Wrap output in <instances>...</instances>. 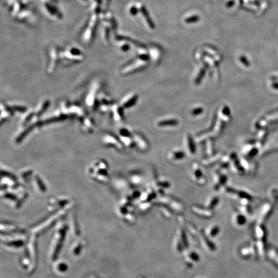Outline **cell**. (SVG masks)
I'll return each instance as SVG.
<instances>
[{
  "instance_id": "ba28073f",
  "label": "cell",
  "mask_w": 278,
  "mask_h": 278,
  "mask_svg": "<svg viewBox=\"0 0 278 278\" xmlns=\"http://www.w3.org/2000/svg\"><path fill=\"white\" fill-rule=\"evenodd\" d=\"M132 12L133 14H135L137 12V9L135 8H132Z\"/></svg>"
},
{
  "instance_id": "5b68a950",
  "label": "cell",
  "mask_w": 278,
  "mask_h": 278,
  "mask_svg": "<svg viewBox=\"0 0 278 278\" xmlns=\"http://www.w3.org/2000/svg\"><path fill=\"white\" fill-rule=\"evenodd\" d=\"M202 175H203V174H202V171L198 169H196L195 170L194 176H195L196 180H200V179L202 180L203 179V176Z\"/></svg>"
},
{
  "instance_id": "277c9868",
  "label": "cell",
  "mask_w": 278,
  "mask_h": 278,
  "mask_svg": "<svg viewBox=\"0 0 278 278\" xmlns=\"http://www.w3.org/2000/svg\"><path fill=\"white\" fill-rule=\"evenodd\" d=\"M171 156H172V158L175 159V160H179V159H182L185 157V155L182 151H174Z\"/></svg>"
},
{
  "instance_id": "6da1fadb",
  "label": "cell",
  "mask_w": 278,
  "mask_h": 278,
  "mask_svg": "<svg viewBox=\"0 0 278 278\" xmlns=\"http://www.w3.org/2000/svg\"><path fill=\"white\" fill-rule=\"evenodd\" d=\"M158 124L160 126H173L178 124V121L175 119H169L164 120L158 122Z\"/></svg>"
},
{
  "instance_id": "7a4b0ae2",
  "label": "cell",
  "mask_w": 278,
  "mask_h": 278,
  "mask_svg": "<svg viewBox=\"0 0 278 278\" xmlns=\"http://www.w3.org/2000/svg\"><path fill=\"white\" fill-rule=\"evenodd\" d=\"M187 146H188L189 152L191 153L192 154H194L196 151L195 145L194 141H193V139H192V137L189 135H188L187 137Z\"/></svg>"
},
{
  "instance_id": "52a82bcc",
  "label": "cell",
  "mask_w": 278,
  "mask_h": 278,
  "mask_svg": "<svg viewBox=\"0 0 278 278\" xmlns=\"http://www.w3.org/2000/svg\"><path fill=\"white\" fill-rule=\"evenodd\" d=\"M198 19V18L197 17H194V18H189L188 19V20H187V22H190V20H197Z\"/></svg>"
},
{
  "instance_id": "8992f818",
  "label": "cell",
  "mask_w": 278,
  "mask_h": 278,
  "mask_svg": "<svg viewBox=\"0 0 278 278\" xmlns=\"http://www.w3.org/2000/svg\"><path fill=\"white\" fill-rule=\"evenodd\" d=\"M203 111V109L202 108H197L196 109H194L192 111V114L195 116H196V115H198L200 114H201Z\"/></svg>"
},
{
  "instance_id": "3957f363",
  "label": "cell",
  "mask_w": 278,
  "mask_h": 278,
  "mask_svg": "<svg viewBox=\"0 0 278 278\" xmlns=\"http://www.w3.org/2000/svg\"><path fill=\"white\" fill-rule=\"evenodd\" d=\"M222 113H221V115H222V118H221V120L223 122L225 121L227 122V120L229 119L230 117V110L229 108L227 106H225L224 108H222Z\"/></svg>"
}]
</instances>
